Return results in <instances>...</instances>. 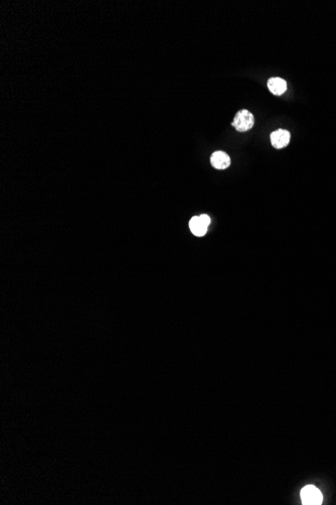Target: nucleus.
<instances>
[{"instance_id": "nucleus-1", "label": "nucleus", "mask_w": 336, "mask_h": 505, "mask_svg": "<svg viewBox=\"0 0 336 505\" xmlns=\"http://www.w3.org/2000/svg\"><path fill=\"white\" fill-rule=\"evenodd\" d=\"M255 124V118H254V115L244 109V110H241L239 111L236 116H235V119L232 123V125L239 131V132H246L250 129L253 128Z\"/></svg>"}, {"instance_id": "nucleus-2", "label": "nucleus", "mask_w": 336, "mask_h": 505, "mask_svg": "<svg viewBox=\"0 0 336 505\" xmlns=\"http://www.w3.org/2000/svg\"><path fill=\"white\" fill-rule=\"evenodd\" d=\"M301 499L303 504L320 505L323 501L320 490L312 485H307L301 490Z\"/></svg>"}, {"instance_id": "nucleus-3", "label": "nucleus", "mask_w": 336, "mask_h": 505, "mask_svg": "<svg viewBox=\"0 0 336 505\" xmlns=\"http://www.w3.org/2000/svg\"><path fill=\"white\" fill-rule=\"evenodd\" d=\"M270 139H271L272 146L277 150H281L289 145L291 135H290V132L288 130L278 129V130L271 133Z\"/></svg>"}, {"instance_id": "nucleus-4", "label": "nucleus", "mask_w": 336, "mask_h": 505, "mask_svg": "<svg viewBox=\"0 0 336 505\" xmlns=\"http://www.w3.org/2000/svg\"><path fill=\"white\" fill-rule=\"evenodd\" d=\"M210 164L211 166L216 169H226L229 168L231 165V159L228 154L225 152L218 151L215 152L211 155L210 157Z\"/></svg>"}, {"instance_id": "nucleus-5", "label": "nucleus", "mask_w": 336, "mask_h": 505, "mask_svg": "<svg viewBox=\"0 0 336 505\" xmlns=\"http://www.w3.org/2000/svg\"><path fill=\"white\" fill-rule=\"evenodd\" d=\"M268 88L270 90V92L274 95H282L285 93V91L287 90V82L282 79V78H279V77H276V78H270L268 80Z\"/></svg>"}, {"instance_id": "nucleus-6", "label": "nucleus", "mask_w": 336, "mask_h": 505, "mask_svg": "<svg viewBox=\"0 0 336 505\" xmlns=\"http://www.w3.org/2000/svg\"><path fill=\"white\" fill-rule=\"evenodd\" d=\"M189 228H190L193 235H195L197 237H201L206 233L208 227L202 223L199 216H195V217H192L190 219Z\"/></svg>"}, {"instance_id": "nucleus-7", "label": "nucleus", "mask_w": 336, "mask_h": 505, "mask_svg": "<svg viewBox=\"0 0 336 505\" xmlns=\"http://www.w3.org/2000/svg\"><path fill=\"white\" fill-rule=\"evenodd\" d=\"M199 217H200V219H201L202 223H203L205 226H207V227H208V226H209V224H210V218H209V216H207V215H205V214H202V215H200Z\"/></svg>"}]
</instances>
